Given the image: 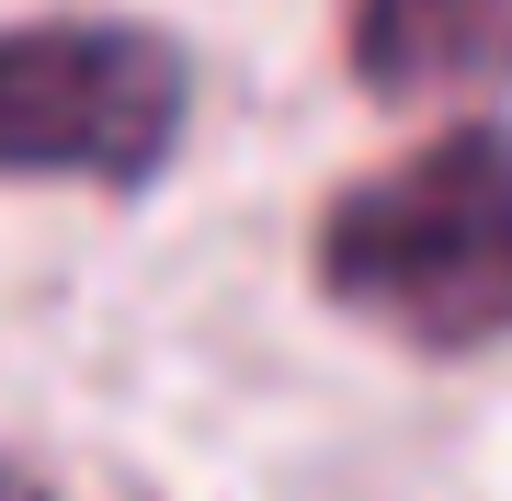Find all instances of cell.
I'll return each mask as SVG.
<instances>
[{
  "label": "cell",
  "mask_w": 512,
  "mask_h": 501,
  "mask_svg": "<svg viewBox=\"0 0 512 501\" xmlns=\"http://www.w3.org/2000/svg\"><path fill=\"white\" fill-rule=\"evenodd\" d=\"M319 297L410 353L512 342V126L456 114L319 217Z\"/></svg>",
  "instance_id": "obj_1"
},
{
  "label": "cell",
  "mask_w": 512,
  "mask_h": 501,
  "mask_svg": "<svg viewBox=\"0 0 512 501\" xmlns=\"http://www.w3.org/2000/svg\"><path fill=\"white\" fill-rule=\"evenodd\" d=\"M194 126V57L160 23H0V183L137 194Z\"/></svg>",
  "instance_id": "obj_2"
},
{
  "label": "cell",
  "mask_w": 512,
  "mask_h": 501,
  "mask_svg": "<svg viewBox=\"0 0 512 501\" xmlns=\"http://www.w3.org/2000/svg\"><path fill=\"white\" fill-rule=\"evenodd\" d=\"M365 103H478L512 92V0H353Z\"/></svg>",
  "instance_id": "obj_3"
},
{
  "label": "cell",
  "mask_w": 512,
  "mask_h": 501,
  "mask_svg": "<svg viewBox=\"0 0 512 501\" xmlns=\"http://www.w3.org/2000/svg\"><path fill=\"white\" fill-rule=\"evenodd\" d=\"M0 501H57V490L35 479V467H12V456H0Z\"/></svg>",
  "instance_id": "obj_4"
}]
</instances>
